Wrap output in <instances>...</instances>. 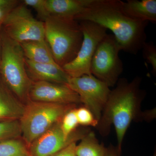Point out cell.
<instances>
[{
    "instance_id": "cell-1",
    "label": "cell",
    "mask_w": 156,
    "mask_h": 156,
    "mask_svg": "<svg viewBox=\"0 0 156 156\" xmlns=\"http://www.w3.org/2000/svg\"><path fill=\"white\" fill-rule=\"evenodd\" d=\"M141 78L136 76L131 82L126 78L119 79L116 87L111 90L105 106L98 121L97 128L101 136H106L114 126L119 150L126 132L134 121L153 119L156 110L141 111V104L145 96L140 89Z\"/></svg>"
},
{
    "instance_id": "cell-2",
    "label": "cell",
    "mask_w": 156,
    "mask_h": 156,
    "mask_svg": "<svg viewBox=\"0 0 156 156\" xmlns=\"http://www.w3.org/2000/svg\"><path fill=\"white\" fill-rule=\"evenodd\" d=\"M120 0H93L78 21H89L111 30L122 50L136 54L146 42L148 22L131 18L125 14Z\"/></svg>"
},
{
    "instance_id": "cell-3",
    "label": "cell",
    "mask_w": 156,
    "mask_h": 156,
    "mask_svg": "<svg viewBox=\"0 0 156 156\" xmlns=\"http://www.w3.org/2000/svg\"><path fill=\"white\" fill-rule=\"evenodd\" d=\"M44 22L45 40L55 62L62 67L75 58L82 44L80 22L74 18L52 16Z\"/></svg>"
},
{
    "instance_id": "cell-4",
    "label": "cell",
    "mask_w": 156,
    "mask_h": 156,
    "mask_svg": "<svg viewBox=\"0 0 156 156\" xmlns=\"http://www.w3.org/2000/svg\"><path fill=\"white\" fill-rule=\"evenodd\" d=\"M0 72L5 83L20 100L28 97L32 82L25 67V57L21 45L5 34L1 38Z\"/></svg>"
},
{
    "instance_id": "cell-5",
    "label": "cell",
    "mask_w": 156,
    "mask_h": 156,
    "mask_svg": "<svg viewBox=\"0 0 156 156\" xmlns=\"http://www.w3.org/2000/svg\"><path fill=\"white\" fill-rule=\"evenodd\" d=\"M75 105L32 101L29 102L19 121L21 134L29 147L39 136L61 121L65 114Z\"/></svg>"
},
{
    "instance_id": "cell-6",
    "label": "cell",
    "mask_w": 156,
    "mask_h": 156,
    "mask_svg": "<svg viewBox=\"0 0 156 156\" xmlns=\"http://www.w3.org/2000/svg\"><path fill=\"white\" fill-rule=\"evenodd\" d=\"M121 50L113 35L107 34L98 46L91 62V74L109 87L116 85L123 71L119 56Z\"/></svg>"
},
{
    "instance_id": "cell-7",
    "label": "cell",
    "mask_w": 156,
    "mask_h": 156,
    "mask_svg": "<svg viewBox=\"0 0 156 156\" xmlns=\"http://www.w3.org/2000/svg\"><path fill=\"white\" fill-rule=\"evenodd\" d=\"M2 23L6 35L19 44L45 39L44 22L36 19L23 4L10 10Z\"/></svg>"
},
{
    "instance_id": "cell-8",
    "label": "cell",
    "mask_w": 156,
    "mask_h": 156,
    "mask_svg": "<svg viewBox=\"0 0 156 156\" xmlns=\"http://www.w3.org/2000/svg\"><path fill=\"white\" fill-rule=\"evenodd\" d=\"M83 40L75 58L62 67L70 77L91 75V62L98 46L107 35L106 29L89 21H79Z\"/></svg>"
},
{
    "instance_id": "cell-9",
    "label": "cell",
    "mask_w": 156,
    "mask_h": 156,
    "mask_svg": "<svg viewBox=\"0 0 156 156\" xmlns=\"http://www.w3.org/2000/svg\"><path fill=\"white\" fill-rule=\"evenodd\" d=\"M79 95L81 103L99 121L111 90L92 75L70 77L67 85Z\"/></svg>"
},
{
    "instance_id": "cell-10",
    "label": "cell",
    "mask_w": 156,
    "mask_h": 156,
    "mask_svg": "<svg viewBox=\"0 0 156 156\" xmlns=\"http://www.w3.org/2000/svg\"><path fill=\"white\" fill-rule=\"evenodd\" d=\"M60 121L57 122L39 136L30 146L31 156H51L71 143L81 140L89 129L76 131L70 137L66 138L62 131Z\"/></svg>"
},
{
    "instance_id": "cell-11",
    "label": "cell",
    "mask_w": 156,
    "mask_h": 156,
    "mask_svg": "<svg viewBox=\"0 0 156 156\" xmlns=\"http://www.w3.org/2000/svg\"><path fill=\"white\" fill-rule=\"evenodd\" d=\"M28 96L32 101L58 104L81 103L79 95L67 85L45 81L32 83Z\"/></svg>"
},
{
    "instance_id": "cell-12",
    "label": "cell",
    "mask_w": 156,
    "mask_h": 156,
    "mask_svg": "<svg viewBox=\"0 0 156 156\" xmlns=\"http://www.w3.org/2000/svg\"><path fill=\"white\" fill-rule=\"evenodd\" d=\"M25 67L29 77L35 82L45 81L67 85L70 77L56 63H37L25 58Z\"/></svg>"
},
{
    "instance_id": "cell-13",
    "label": "cell",
    "mask_w": 156,
    "mask_h": 156,
    "mask_svg": "<svg viewBox=\"0 0 156 156\" xmlns=\"http://www.w3.org/2000/svg\"><path fill=\"white\" fill-rule=\"evenodd\" d=\"M93 0H46L50 16L72 18L82 14Z\"/></svg>"
},
{
    "instance_id": "cell-14",
    "label": "cell",
    "mask_w": 156,
    "mask_h": 156,
    "mask_svg": "<svg viewBox=\"0 0 156 156\" xmlns=\"http://www.w3.org/2000/svg\"><path fill=\"white\" fill-rule=\"evenodd\" d=\"M122 7L125 14L132 19L156 22V0H128L122 2Z\"/></svg>"
},
{
    "instance_id": "cell-15",
    "label": "cell",
    "mask_w": 156,
    "mask_h": 156,
    "mask_svg": "<svg viewBox=\"0 0 156 156\" xmlns=\"http://www.w3.org/2000/svg\"><path fill=\"white\" fill-rule=\"evenodd\" d=\"M20 44L25 58L29 60L37 63H56L45 39L25 42Z\"/></svg>"
},
{
    "instance_id": "cell-16",
    "label": "cell",
    "mask_w": 156,
    "mask_h": 156,
    "mask_svg": "<svg viewBox=\"0 0 156 156\" xmlns=\"http://www.w3.org/2000/svg\"><path fill=\"white\" fill-rule=\"evenodd\" d=\"M24 108L15 97L0 88V121L20 119Z\"/></svg>"
},
{
    "instance_id": "cell-17",
    "label": "cell",
    "mask_w": 156,
    "mask_h": 156,
    "mask_svg": "<svg viewBox=\"0 0 156 156\" xmlns=\"http://www.w3.org/2000/svg\"><path fill=\"white\" fill-rule=\"evenodd\" d=\"M81 140L76 146V156H105L106 147L99 143L94 132L89 131Z\"/></svg>"
},
{
    "instance_id": "cell-18",
    "label": "cell",
    "mask_w": 156,
    "mask_h": 156,
    "mask_svg": "<svg viewBox=\"0 0 156 156\" xmlns=\"http://www.w3.org/2000/svg\"><path fill=\"white\" fill-rule=\"evenodd\" d=\"M0 156H31L26 146L14 138L0 142Z\"/></svg>"
},
{
    "instance_id": "cell-19",
    "label": "cell",
    "mask_w": 156,
    "mask_h": 156,
    "mask_svg": "<svg viewBox=\"0 0 156 156\" xmlns=\"http://www.w3.org/2000/svg\"><path fill=\"white\" fill-rule=\"evenodd\" d=\"M21 134V128L18 120L0 121V142L16 138Z\"/></svg>"
},
{
    "instance_id": "cell-20",
    "label": "cell",
    "mask_w": 156,
    "mask_h": 156,
    "mask_svg": "<svg viewBox=\"0 0 156 156\" xmlns=\"http://www.w3.org/2000/svg\"><path fill=\"white\" fill-rule=\"evenodd\" d=\"M78 125H79L75 108L71 109L66 112L60 121L62 131L67 138L73 135Z\"/></svg>"
},
{
    "instance_id": "cell-21",
    "label": "cell",
    "mask_w": 156,
    "mask_h": 156,
    "mask_svg": "<svg viewBox=\"0 0 156 156\" xmlns=\"http://www.w3.org/2000/svg\"><path fill=\"white\" fill-rule=\"evenodd\" d=\"M76 115L79 125L85 126L97 127L98 121L92 112L85 107L76 108Z\"/></svg>"
},
{
    "instance_id": "cell-22",
    "label": "cell",
    "mask_w": 156,
    "mask_h": 156,
    "mask_svg": "<svg viewBox=\"0 0 156 156\" xmlns=\"http://www.w3.org/2000/svg\"><path fill=\"white\" fill-rule=\"evenodd\" d=\"M143 56L148 63L151 65L152 73L156 74V47L152 42H146L143 46Z\"/></svg>"
},
{
    "instance_id": "cell-23",
    "label": "cell",
    "mask_w": 156,
    "mask_h": 156,
    "mask_svg": "<svg viewBox=\"0 0 156 156\" xmlns=\"http://www.w3.org/2000/svg\"><path fill=\"white\" fill-rule=\"evenodd\" d=\"M23 3L26 6L33 8L44 21L50 16L47 9L46 0H24Z\"/></svg>"
},
{
    "instance_id": "cell-24",
    "label": "cell",
    "mask_w": 156,
    "mask_h": 156,
    "mask_svg": "<svg viewBox=\"0 0 156 156\" xmlns=\"http://www.w3.org/2000/svg\"><path fill=\"white\" fill-rule=\"evenodd\" d=\"M76 142L71 143L66 147L51 156H76Z\"/></svg>"
},
{
    "instance_id": "cell-25",
    "label": "cell",
    "mask_w": 156,
    "mask_h": 156,
    "mask_svg": "<svg viewBox=\"0 0 156 156\" xmlns=\"http://www.w3.org/2000/svg\"><path fill=\"white\" fill-rule=\"evenodd\" d=\"M18 2L15 0H0V8L11 10L17 6Z\"/></svg>"
},
{
    "instance_id": "cell-26",
    "label": "cell",
    "mask_w": 156,
    "mask_h": 156,
    "mask_svg": "<svg viewBox=\"0 0 156 156\" xmlns=\"http://www.w3.org/2000/svg\"><path fill=\"white\" fill-rule=\"evenodd\" d=\"M121 151L119 150L117 147L110 145L106 148L105 156H121Z\"/></svg>"
},
{
    "instance_id": "cell-27",
    "label": "cell",
    "mask_w": 156,
    "mask_h": 156,
    "mask_svg": "<svg viewBox=\"0 0 156 156\" xmlns=\"http://www.w3.org/2000/svg\"><path fill=\"white\" fill-rule=\"evenodd\" d=\"M10 11V10H6V9L0 8V23H2L3 20L5 17L6 14H8V12Z\"/></svg>"
},
{
    "instance_id": "cell-28",
    "label": "cell",
    "mask_w": 156,
    "mask_h": 156,
    "mask_svg": "<svg viewBox=\"0 0 156 156\" xmlns=\"http://www.w3.org/2000/svg\"><path fill=\"white\" fill-rule=\"evenodd\" d=\"M1 52H2V43H1V39L0 38V62L1 58Z\"/></svg>"
},
{
    "instance_id": "cell-29",
    "label": "cell",
    "mask_w": 156,
    "mask_h": 156,
    "mask_svg": "<svg viewBox=\"0 0 156 156\" xmlns=\"http://www.w3.org/2000/svg\"><path fill=\"white\" fill-rule=\"evenodd\" d=\"M153 156H156V153H155V154H154Z\"/></svg>"
}]
</instances>
